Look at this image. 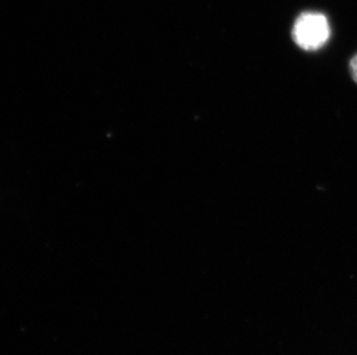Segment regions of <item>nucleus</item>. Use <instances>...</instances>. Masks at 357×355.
Instances as JSON below:
<instances>
[{
  "label": "nucleus",
  "mask_w": 357,
  "mask_h": 355,
  "mask_svg": "<svg viewBox=\"0 0 357 355\" xmlns=\"http://www.w3.org/2000/svg\"><path fill=\"white\" fill-rule=\"evenodd\" d=\"M330 35V24L321 13L307 12L301 14L294 26V40L303 50H318L326 44Z\"/></svg>",
  "instance_id": "1"
},
{
  "label": "nucleus",
  "mask_w": 357,
  "mask_h": 355,
  "mask_svg": "<svg viewBox=\"0 0 357 355\" xmlns=\"http://www.w3.org/2000/svg\"><path fill=\"white\" fill-rule=\"evenodd\" d=\"M351 73L355 82H357V54L351 61Z\"/></svg>",
  "instance_id": "2"
}]
</instances>
